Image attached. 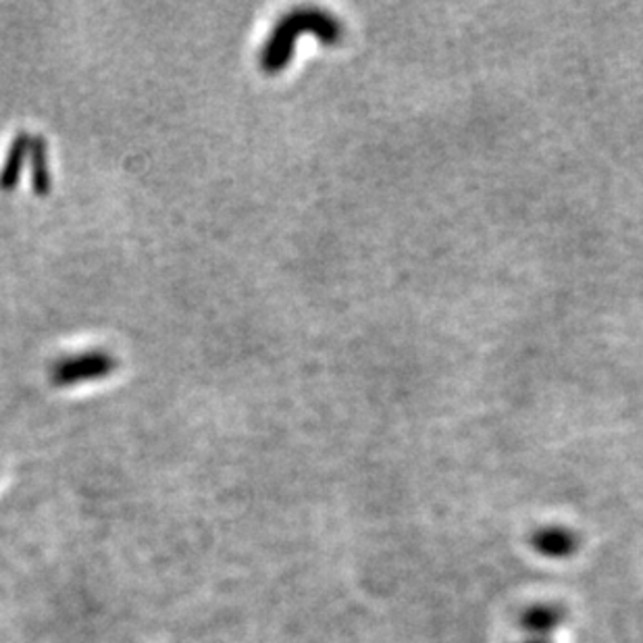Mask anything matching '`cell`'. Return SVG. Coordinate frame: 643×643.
Here are the masks:
<instances>
[{
    "instance_id": "cell-1",
    "label": "cell",
    "mask_w": 643,
    "mask_h": 643,
    "mask_svg": "<svg viewBox=\"0 0 643 643\" xmlns=\"http://www.w3.org/2000/svg\"><path fill=\"white\" fill-rule=\"evenodd\" d=\"M303 33L317 36L325 44H336L342 38L338 19L322 9H294L275 23L267 42L258 55V65L265 73L274 76L284 71L294 57V47Z\"/></svg>"
},
{
    "instance_id": "cell-2",
    "label": "cell",
    "mask_w": 643,
    "mask_h": 643,
    "mask_svg": "<svg viewBox=\"0 0 643 643\" xmlns=\"http://www.w3.org/2000/svg\"><path fill=\"white\" fill-rule=\"evenodd\" d=\"M117 370V358L107 350H88V353L63 356L50 367V382L57 387H71L83 382H97L113 375Z\"/></svg>"
},
{
    "instance_id": "cell-4",
    "label": "cell",
    "mask_w": 643,
    "mask_h": 643,
    "mask_svg": "<svg viewBox=\"0 0 643 643\" xmlns=\"http://www.w3.org/2000/svg\"><path fill=\"white\" fill-rule=\"evenodd\" d=\"M30 184L36 196H49L52 190V171H50L49 142L42 136H32L30 152Z\"/></svg>"
},
{
    "instance_id": "cell-3",
    "label": "cell",
    "mask_w": 643,
    "mask_h": 643,
    "mask_svg": "<svg viewBox=\"0 0 643 643\" xmlns=\"http://www.w3.org/2000/svg\"><path fill=\"white\" fill-rule=\"evenodd\" d=\"M30 142H32V133H28V131H19L16 138L11 140L7 157H4L2 167H0V190L2 192L17 190L21 176H23V167L28 162Z\"/></svg>"
}]
</instances>
